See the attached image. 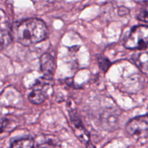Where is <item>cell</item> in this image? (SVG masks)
I'll list each match as a JSON object with an SVG mask.
<instances>
[{
  "label": "cell",
  "mask_w": 148,
  "mask_h": 148,
  "mask_svg": "<svg viewBox=\"0 0 148 148\" xmlns=\"http://www.w3.org/2000/svg\"><path fill=\"white\" fill-rule=\"evenodd\" d=\"M128 13H129V10L127 8H126V7H120L119 10V14L120 16L126 15V14H128Z\"/></svg>",
  "instance_id": "obj_13"
},
{
  "label": "cell",
  "mask_w": 148,
  "mask_h": 148,
  "mask_svg": "<svg viewBox=\"0 0 148 148\" xmlns=\"http://www.w3.org/2000/svg\"><path fill=\"white\" fill-rule=\"evenodd\" d=\"M69 115H70L71 121H72L75 128L76 129L75 134L82 142L87 144L88 142H90L89 134H88V131L85 129V127H84L83 124L82 122V120L80 119L76 111H71L69 113Z\"/></svg>",
  "instance_id": "obj_5"
},
{
  "label": "cell",
  "mask_w": 148,
  "mask_h": 148,
  "mask_svg": "<svg viewBox=\"0 0 148 148\" xmlns=\"http://www.w3.org/2000/svg\"><path fill=\"white\" fill-rule=\"evenodd\" d=\"M46 96L45 92L38 90H33L28 95V100L31 103L39 105L43 103L46 100Z\"/></svg>",
  "instance_id": "obj_8"
},
{
  "label": "cell",
  "mask_w": 148,
  "mask_h": 148,
  "mask_svg": "<svg viewBox=\"0 0 148 148\" xmlns=\"http://www.w3.org/2000/svg\"><path fill=\"white\" fill-rule=\"evenodd\" d=\"M86 148H95V146L90 143V142H88L86 144Z\"/></svg>",
  "instance_id": "obj_14"
},
{
  "label": "cell",
  "mask_w": 148,
  "mask_h": 148,
  "mask_svg": "<svg viewBox=\"0 0 148 148\" xmlns=\"http://www.w3.org/2000/svg\"><path fill=\"white\" fill-rule=\"evenodd\" d=\"M126 130L132 136H144L148 133V115L140 116L130 120Z\"/></svg>",
  "instance_id": "obj_3"
},
{
  "label": "cell",
  "mask_w": 148,
  "mask_h": 148,
  "mask_svg": "<svg viewBox=\"0 0 148 148\" xmlns=\"http://www.w3.org/2000/svg\"><path fill=\"white\" fill-rule=\"evenodd\" d=\"M38 145L43 148H58L60 147V142L56 137L52 135H46L38 140Z\"/></svg>",
  "instance_id": "obj_7"
},
{
  "label": "cell",
  "mask_w": 148,
  "mask_h": 148,
  "mask_svg": "<svg viewBox=\"0 0 148 148\" xmlns=\"http://www.w3.org/2000/svg\"><path fill=\"white\" fill-rule=\"evenodd\" d=\"M145 4L137 14V18L142 22L148 23V1L143 2Z\"/></svg>",
  "instance_id": "obj_11"
},
{
  "label": "cell",
  "mask_w": 148,
  "mask_h": 148,
  "mask_svg": "<svg viewBox=\"0 0 148 148\" xmlns=\"http://www.w3.org/2000/svg\"><path fill=\"white\" fill-rule=\"evenodd\" d=\"M127 49L143 50L148 46V26L137 25L133 27L124 40Z\"/></svg>",
  "instance_id": "obj_2"
},
{
  "label": "cell",
  "mask_w": 148,
  "mask_h": 148,
  "mask_svg": "<svg viewBox=\"0 0 148 148\" xmlns=\"http://www.w3.org/2000/svg\"><path fill=\"white\" fill-rule=\"evenodd\" d=\"M40 67L44 77L51 79L56 70V63L51 55L44 53L40 57Z\"/></svg>",
  "instance_id": "obj_4"
},
{
  "label": "cell",
  "mask_w": 148,
  "mask_h": 148,
  "mask_svg": "<svg viewBox=\"0 0 148 148\" xmlns=\"http://www.w3.org/2000/svg\"><path fill=\"white\" fill-rule=\"evenodd\" d=\"M12 41V38L7 30H1V49H3Z\"/></svg>",
  "instance_id": "obj_10"
},
{
  "label": "cell",
  "mask_w": 148,
  "mask_h": 148,
  "mask_svg": "<svg viewBox=\"0 0 148 148\" xmlns=\"http://www.w3.org/2000/svg\"><path fill=\"white\" fill-rule=\"evenodd\" d=\"M14 36L17 42L30 46L43 41L47 36V27L40 19L28 18L17 25Z\"/></svg>",
  "instance_id": "obj_1"
},
{
  "label": "cell",
  "mask_w": 148,
  "mask_h": 148,
  "mask_svg": "<svg viewBox=\"0 0 148 148\" xmlns=\"http://www.w3.org/2000/svg\"><path fill=\"white\" fill-rule=\"evenodd\" d=\"M132 60L142 72L148 75V48L136 52L132 56Z\"/></svg>",
  "instance_id": "obj_6"
},
{
  "label": "cell",
  "mask_w": 148,
  "mask_h": 148,
  "mask_svg": "<svg viewBox=\"0 0 148 148\" xmlns=\"http://www.w3.org/2000/svg\"><path fill=\"white\" fill-rule=\"evenodd\" d=\"M35 140L33 138H22L14 140L10 148H34Z\"/></svg>",
  "instance_id": "obj_9"
},
{
  "label": "cell",
  "mask_w": 148,
  "mask_h": 148,
  "mask_svg": "<svg viewBox=\"0 0 148 148\" xmlns=\"http://www.w3.org/2000/svg\"><path fill=\"white\" fill-rule=\"evenodd\" d=\"M97 60H98V65H99L100 68L102 69L104 72H106L108 69V68L111 66V62L108 61V59L107 58H106L105 56H103L99 55L97 58Z\"/></svg>",
  "instance_id": "obj_12"
},
{
  "label": "cell",
  "mask_w": 148,
  "mask_h": 148,
  "mask_svg": "<svg viewBox=\"0 0 148 148\" xmlns=\"http://www.w3.org/2000/svg\"><path fill=\"white\" fill-rule=\"evenodd\" d=\"M128 148H134V147H129Z\"/></svg>",
  "instance_id": "obj_15"
}]
</instances>
